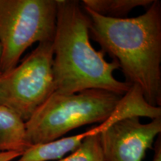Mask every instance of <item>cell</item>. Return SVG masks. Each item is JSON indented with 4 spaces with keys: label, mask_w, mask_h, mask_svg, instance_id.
I'll return each instance as SVG.
<instances>
[{
    "label": "cell",
    "mask_w": 161,
    "mask_h": 161,
    "mask_svg": "<svg viewBox=\"0 0 161 161\" xmlns=\"http://www.w3.org/2000/svg\"><path fill=\"white\" fill-rule=\"evenodd\" d=\"M153 161H161V142L160 137L155 142L154 155V158H153Z\"/></svg>",
    "instance_id": "cell-11"
},
{
    "label": "cell",
    "mask_w": 161,
    "mask_h": 161,
    "mask_svg": "<svg viewBox=\"0 0 161 161\" xmlns=\"http://www.w3.org/2000/svg\"><path fill=\"white\" fill-rule=\"evenodd\" d=\"M0 73H1V72H0Z\"/></svg>",
    "instance_id": "cell-13"
},
{
    "label": "cell",
    "mask_w": 161,
    "mask_h": 161,
    "mask_svg": "<svg viewBox=\"0 0 161 161\" xmlns=\"http://www.w3.org/2000/svg\"><path fill=\"white\" fill-rule=\"evenodd\" d=\"M52 41L37 47L14 68L0 73V105L29 120L55 92Z\"/></svg>",
    "instance_id": "cell-5"
},
{
    "label": "cell",
    "mask_w": 161,
    "mask_h": 161,
    "mask_svg": "<svg viewBox=\"0 0 161 161\" xmlns=\"http://www.w3.org/2000/svg\"><path fill=\"white\" fill-rule=\"evenodd\" d=\"M154 0H83L81 5L98 14L114 19H123L137 7L148 8Z\"/></svg>",
    "instance_id": "cell-8"
},
{
    "label": "cell",
    "mask_w": 161,
    "mask_h": 161,
    "mask_svg": "<svg viewBox=\"0 0 161 161\" xmlns=\"http://www.w3.org/2000/svg\"><path fill=\"white\" fill-rule=\"evenodd\" d=\"M58 161H104L99 134L86 137L70 155Z\"/></svg>",
    "instance_id": "cell-9"
},
{
    "label": "cell",
    "mask_w": 161,
    "mask_h": 161,
    "mask_svg": "<svg viewBox=\"0 0 161 161\" xmlns=\"http://www.w3.org/2000/svg\"><path fill=\"white\" fill-rule=\"evenodd\" d=\"M28 148L25 122L11 110L0 105V153H23Z\"/></svg>",
    "instance_id": "cell-7"
},
{
    "label": "cell",
    "mask_w": 161,
    "mask_h": 161,
    "mask_svg": "<svg viewBox=\"0 0 161 161\" xmlns=\"http://www.w3.org/2000/svg\"><path fill=\"white\" fill-rule=\"evenodd\" d=\"M23 153L18 152H6L0 153V161H12L21 156Z\"/></svg>",
    "instance_id": "cell-10"
},
{
    "label": "cell",
    "mask_w": 161,
    "mask_h": 161,
    "mask_svg": "<svg viewBox=\"0 0 161 161\" xmlns=\"http://www.w3.org/2000/svg\"><path fill=\"white\" fill-rule=\"evenodd\" d=\"M161 132V117L142 123L132 116L114 122L99 134L104 161H143Z\"/></svg>",
    "instance_id": "cell-6"
},
{
    "label": "cell",
    "mask_w": 161,
    "mask_h": 161,
    "mask_svg": "<svg viewBox=\"0 0 161 161\" xmlns=\"http://www.w3.org/2000/svg\"><path fill=\"white\" fill-rule=\"evenodd\" d=\"M83 9L89 17L90 37L117 61L126 82L140 88L147 103L161 107L160 1L154 0L142 14L123 19Z\"/></svg>",
    "instance_id": "cell-1"
},
{
    "label": "cell",
    "mask_w": 161,
    "mask_h": 161,
    "mask_svg": "<svg viewBox=\"0 0 161 161\" xmlns=\"http://www.w3.org/2000/svg\"><path fill=\"white\" fill-rule=\"evenodd\" d=\"M0 56H1V47H0Z\"/></svg>",
    "instance_id": "cell-12"
},
{
    "label": "cell",
    "mask_w": 161,
    "mask_h": 161,
    "mask_svg": "<svg viewBox=\"0 0 161 161\" xmlns=\"http://www.w3.org/2000/svg\"><path fill=\"white\" fill-rule=\"evenodd\" d=\"M122 98L98 89L71 94L53 92L25 122L26 142L29 147L46 143L80 126L104 122Z\"/></svg>",
    "instance_id": "cell-3"
},
{
    "label": "cell",
    "mask_w": 161,
    "mask_h": 161,
    "mask_svg": "<svg viewBox=\"0 0 161 161\" xmlns=\"http://www.w3.org/2000/svg\"><path fill=\"white\" fill-rule=\"evenodd\" d=\"M56 0H0V72L14 68L30 46L53 41Z\"/></svg>",
    "instance_id": "cell-4"
},
{
    "label": "cell",
    "mask_w": 161,
    "mask_h": 161,
    "mask_svg": "<svg viewBox=\"0 0 161 161\" xmlns=\"http://www.w3.org/2000/svg\"><path fill=\"white\" fill-rule=\"evenodd\" d=\"M57 19L53 43L55 92L71 94L98 89L123 96L131 87L114 76L119 65L108 62L105 53L92 47L90 20L79 1L56 0Z\"/></svg>",
    "instance_id": "cell-2"
}]
</instances>
